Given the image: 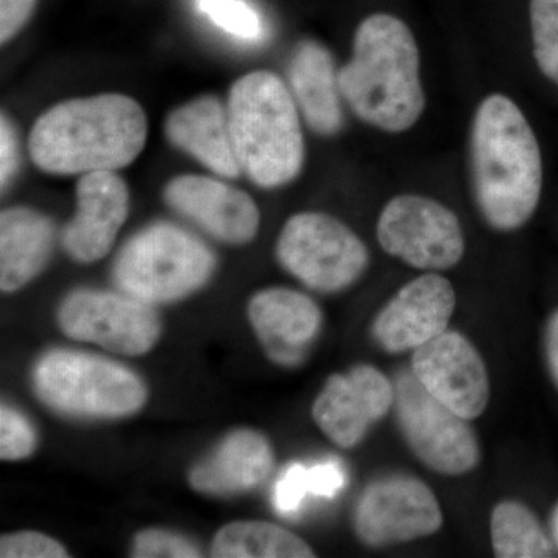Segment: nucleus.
Wrapping results in <instances>:
<instances>
[{"instance_id":"obj_31","label":"nucleus","mask_w":558,"mask_h":558,"mask_svg":"<svg viewBox=\"0 0 558 558\" xmlns=\"http://www.w3.org/2000/svg\"><path fill=\"white\" fill-rule=\"evenodd\" d=\"M38 0H0V40L10 43L31 20Z\"/></svg>"},{"instance_id":"obj_33","label":"nucleus","mask_w":558,"mask_h":558,"mask_svg":"<svg viewBox=\"0 0 558 558\" xmlns=\"http://www.w3.org/2000/svg\"><path fill=\"white\" fill-rule=\"evenodd\" d=\"M545 359L546 365L558 389V310L550 315L545 328Z\"/></svg>"},{"instance_id":"obj_9","label":"nucleus","mask_w":558,"mask_h":558,"mask_svg":"<svg viewBox=\"0 0 558 558\" xmlns=\"http://www.w3.org/2000/svg\"><path fill=\"white\" fill-rule=\"evenodd\" d=\"M57 322L69 339L130 357L148 354L161 336L154 304L123 290H73L61 301Z\"/></svg>"},{"instance_id":"obj_2","label":"nucleus","mask_w":558,"mask_h":558,"mask_svg":"<svg viewBox=\"0 0 558 558\" xmlns=\"http://www.w3.org/2000/svg\"><path fill=\"white\" fill-rule=\"evenodd\" d=\"M148 137L145 110L123 94L58 102L33 124L28 150L54 175L117 171L137 159Z\"/></svg>"},{"instance_id":"obj_16","label":"nucleus","mask_w":558,"mask_h":558,"mask_svg":"<svg viewBox=\"0 0 558 558\" xmlns=\"http://www.w3.org/2000/svg\"><path fill=\"white\" fill-rule=\"evenodd\" d=\"M130 190L116 171L87 172L76 183V213L62 231V247L76 263L105 258L130 216Z\"/></svg>"},{"instance_id":"obj_7","label":"nucleus","mask_w":558,"mask_h":558,"mask_svg":"<svg viewBox=\"0 0 558 558\" xmlns=\"http://www.w3.org/2000/svg\"><path fill=\"white\" fill-rule=\"evenodd\" d=\"M278 263L318 293L343 292L369 267V250L347 223L326 213L290 216L277 241Z\"/></svg>"},{"instance_id":"obj_15","label":"nucleus","mask_w":558,"mask_h":558,"mask_svg":"<svg viewBox=\"0 0 558 558\" xmlns=\"http://www.w3.org/2000/svg\"><path fill=\"white\" fill-rule=\"evenodd\" d=\"M165 201L209 236L231 245L255 240L260 223L256 202L245 191L205 175H179L168 182Z\"/></svg>"},{"instance_id":"obj_3","label":"nucleus","mask_w":558,"mask_h":558,"mask_svg":"<svg viewBox=\"0 0 558 558\" xmlns=\"http://www.w3.org/2000/svg\"><path fill=\"white\" fill-rule=\"evenodd\" d=\"M341 97L369 126L389 134L411 130L425 109L421 57L409 25L392 14L366 17L352 58L339 72Z\"/></svg>"},{"instance_id":"obj_20","label":"nucleus","mask_w":558,"mask_h":558,"mask_svg":"<svg viewBox=\"0 0 558 558\" xmlns=\"http://www.w3.org/2000/svg\"><path fill=\"white\" fill-rule=\"evenodd\" d=\"M290 92L312 131L330 137L343 126L339 72L332 54L317 40H303L288 65Z\"/></svg>"},{"instance_id":"obj_12","label":"nucleus","mask_w":558,"mask_h":558,"mask_svg":"<svg viewBox=\"0 0 558 558\" xmlns=\"http://www.w3.org/2000/svg\"><path fill=\"white\" fill-rule=\"evenodd\" d=\"M395 381L371 363L328 377L312 405L319 432L339 449L351 450L395 409Z\"/></svg>"},{"instance_id":"obj_10","label":"nucleus","mask_w":558,"mask_h":558,"mask_svg":"<svg viewBox=\"0 0 558 558\" xmlns=\"http://www.w3.org/2000/svg\"><path fill=\"white\" fill-rule=\"evenodd\" d=\"M376 231L380 247L413 269L439 274L453 269L464 258L461 220L432 197L396 196L381 209Z\"/></svg>"},{"instance_id":"obj_19","label":"nucleus","mask_w":558,"mask_h":558,"mask_svg":"<svg viewBox=\"0 0 558 558\" xmlns=\"http://www.w3.org/2000/svg\"><path fill=\"white\" fill-rule=\"evenodd\" d=\"M165 134L175 148L185 150L220 178L236 179L242 172L231 142L229 112L219 98L202 95L168 116Z\"/></svg>"},{"instance_id":"obj_13","label":"nucleus","mask_w":558,"mask_h":558,"mask_svg":"<svg viewBox=\"0 0 558 558\" xmlns=\"http://www.w3.org/2000/svg\"><path fill=\"white\" fill-rule=\"evenodd\" d=\"M411 373L433 398L469 421L483 416L490 402L486 362L459 330L447 329L414 349Z\"/></svg>"},{"instance_id":"obj_23","label":"nucleus","mask_w":558,"mask_h":558,"mask_svg":"<svg viewBox=\"0 0 558 558\" xmlns=\"http://www.w3.org/2000/svg\"><path fill=\"white\" fill-rule=\"evenodd\" d=\"M490 542L498 558H545L556 550L538 517L517 499H502L492 509Z\"/></svg>"},{"instance_id":"obj_29","label":"nucleus","mask_w":558,"mask_h":558,"mask_svg":"<svg viewBox=\"0 0 558 558\" xmlns=\"http://www.w3.org/2000/svg\"><path fill=\"white\" fill-rule=\"evenodd\" d=\"M310 481L307 465L292 462L282 470L281 476L275 484L274 505L282 515L289 517L299 512L304 499L310 497Z\"/></svg>"},{"instance_id":"obj_27","label":"nucleus","mask_w":558,"mask_h":558,"mask_svg":"<svg viewBox=\"0 0 558 558\" xmlns=\"http://www.w3.org/2000/svg\"><path fill=\"white\" fill-rule=\"evenodd\" d=\"M36 447V433L31 421L13 407L3 403L0 409V458L2 461H22Z\"/></svg>"},{"instance_id":"obj_32","label":"nucleus","mask_w":558,"mask_h":558,"mask_svg":"<svg viewBox=\"0 0 558 558\" xmlns=\"http://www.w3.org/2000/svg\"><path fill=\"white\" fill-rule=\"evenodd\" d=\"M17 168V142L13 126L5 116L0 121V182L2 189L9 185Z\"/></svg>"},{"instance_id":"obj_1","label":"nucleus","mask_w":558,"mask_h":558,"mask_svg":"<svg viewBox=\"0 0 558 558\" xmlns=\"http://www.w3.org/2000/svg\"><path fill=\"white\" fill-rule=\"evenodd\" d=\"M470 168L487 226L502 233L526 226L542 197V150L526 117L506 95H490L476 109Z\"/></svg>"},{"instance_id":"obj_4","label":"nucleus","mask_w":558,"mask_h":558,"mask_svg":"<svg viewBox=\"0 0 558 558\" xmlns=\"http://www.w3.org/2000/svg\"><path fill=\"white\" fill-rule=\"evenodd\" d=\"M231 142L241 170L260 189L293 182L304 163L300 110L284 81L267 70L241 76L229 95Z\"/></svg>"},{"instance_id":"obj_21","label":"nucleus","mask_w":558,"mask_h":558,"mask_svg":"<svg viewBox=\"0 0 558 558\" xmlns=\"http://www.w3.org/2000/svg\"><path fill=\"white\" fill-rule=\"evenodd\" d=\"M54 227L43 213L10 207L0 215V289L13 293L38 278L51 258Z\"/></svg>"},{"instance_id":"obj_6","label":"nucleus","mask_w":558,"mask_h":558,"mask_svg":"<svg viewBox=\"0 0 558 558\" xmlns=\"http://www.w3.org/2000/svg\"><path fill=\"white\" fill-rule=\"evenodd\" d=\"M215 270V253L199 238L174 223L156 222L123 245L113 279L123 292L156 306L197 292Z\"/></svg>"},{"instance_id":"obj_26","label":"nucleus","mask_w":558,"mask_h":558,"mask_svg":"<svg viewBox=\"0 0 558 558\" xmlns=\"http://www.w3.org/2000/svg\"><path fill=\"white\" fill-rule=\"evenodd\" d=\"M131 556L135 558L202 557L196 543L167 529H143L132 539Z\"/></svg>"},{"instance_id":"obj_17","label":"nucleus","mask_w":558,"mask_h":558,"mask_svg":"<svg viewBox=\"0 0 558 558\" xmlns=\"http://www.w3.org/2000/svg\"><path fill=\"white\" fill-rule=\"evenodd\" d=\"M247 315L267 357L284 368L301 365L322 332V310L299 290H259L248 301Z\"/></svg>"},{"instance_id":"obj_25","label":"nucleus","mask_w":558,"mask_h":558,"mask_svg":"<svg viewBox=\"0 0 558 558\" xmlns=\"http://www.w3.org/2000/svg\"><path fill=\"white\" fill-rule=\"evenodd\" d=\"M197 7L213 24L234 38L255 40L263 32L258 14L244 0H197Z\"/></svg>"},{"instance_id":"obj_30","label":"nucleus","mask_w":558,"mask_h":558,"mask_svg":"<svg viewBox=\"0 0 558 558\" xmlns=\"http://www.w3.org/2000/svg\"><path fill=\"white\" fill-rule=\"evenodd\" d=\"M307 481H310L311 495L322 498H333L347 486V472L339 461L317 462L307 465Z\"/></svg>"},{"instance_id":"obj_14","label":"nucleus","mask_w":558,"mask_h":558,"mask_svg":"<svg viewBox=\"0 0 558 558\" xmlns=\"http://www.w3.org/2000/svg\"><path fill=\"white\" fill-rule=\"evenodd\" d=\"M457 292L449 279L425 271L402 286L377 312L371 337L387 354L413 352L449 329Z\"/></svg>"},{"instance_id":"obj_22","label":"nucleus","mask_w":558,"mask_h":558,"mask_svg":"<svg viewBox=\"0 0 558 558\" xmlns=\"http://www.w3.org/2000/svg\"><path fill=\"white\" fill-rule=\"evenodd\" d=\"M216 558H312L306 539L270 521H234L216 532L211 542Z\"/></svg>"},{"instance_id":"obj_18","label":"nucleus","mask_w":558,"mask_h":558,"mask_svg":"<svg viewBox=\"0 0 558 558\" xmlns=\"http://www.w3.org/2000/svg\"><path fill=\"white\" fill-rule=\"evenodd\" d=\"M274 468L270 439L258 429L240 428L191 468L189 483L199 494L234 497L255 490L269 478Z\"/></svg>"},{"instance_id":"obj_11","label":"nucleus","mask_w":558,"mask_h":558,"mask_svg":"<svg viewBox=\"0 0 558 558\" xmlns=\"http://www.w3.org/2000/svg\"><path fill=\"white\" fill-rule=\"evenodd\" d=\"M442 526L435 492L409 473L377 476L363 488L352 510V531L371 549L432 537Z\"/></svg>"},{"instance_id":"obj_34","label":"nucleus","mask_w":558,"mask_h":558,"mask_svg":"<svg viewBox=\"0 0 558 558\" xmlns=\"http://www.w3.org/2000/svg\"><path fill=\"white\" fill-rule=\"evenodd\" d=\"M550 538H553L554 545H556V549L558 550V505L553 510V515H550Z\"/></svg>"},{"instance_id":"obj_5","label":"nucleus","mask_w":558,"mask_h":558,"mask_svg":"<svg viewBox=\"0 0 558 558\" xmlns=\"http://www.w3.org/2000/svg\"><path fill=\"white\" fill-rule=\"evenodd\" d=\"M32 384L40 402L69 417H130L148 402V387L134 371L76 349L54 348L40 355Z\"/></svg>"},{"instance_id":"obj_24","label":"nucleus","mask_w":558,"mask_h":558,"mask_svg":"<svg viewBox=\"0 0 558 558\" xmlns=\"http://www.w3.org/2000/svg\"><path fill=\"white\" fill-rule=\"evenodd\" d=\"M529 13L539 72L558 86V0H531Z\"/></svg>"},{"instance_id":"obj_8","label":"nucleus","mask_w":558,"mask_h":558,"mask_svg":"<svg viewBox=\"0 0 558 558\" xmlns=\"http://www.w3.org/2000/svg\"><path fill=\"white\" fill-rule=\"evenodd\" d=\"M395 388L396 424L421 464L442 476H464L478 468L483 451L469 418L433 398L411 369L399 373Z\"/></svg>"},{"instance_id":"obj_28","label":"nucleus","mask_w":558,"mask_h":558,"mask_svg":"<svg viewBox=\"0 0 558 558\" xmlns=\"http://www.w3.org/2000/svg\"><path fill=\"white\" fill-rule=\"evenodd\" d=\"M2 558H68L69 553L58 539L36 531L11 532L0 538Z\"/></svg>"}]
</instances>
